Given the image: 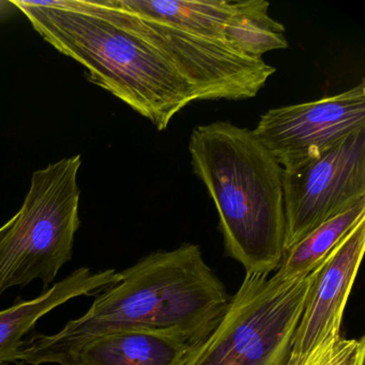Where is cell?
Wrapping results in <instances>:
<instances>
[{
  "mask_svg": "<svg viewBox=\"0 0 365 365\" xmlns=\"http://www.w3.org/2000/svg\"><path fill=\"white\" fill-rule=\"evenodd\" d=\"M230 301L197 245L155 251L119 272V281L97 294L84 315L54 334L25 341L18 362L67 365L89 341L123 331L165 333L200 345Z\"/></svg>",
  "mask_w": 365,
  "mask_h": 365,
  "instance_id": "obj_1",
  "label": "cell"
},
{
  "mask_svg": "<svg viewBox=\"0 0 365 365\" xmlns=\"http://www.w3.org/2000/svg\"><path fill=\"white\" fill-rule=\"evenodd\" d=\"M189 153L215 202L227 255L245 274L274 273L285 239L283 168L252 130L230 121L194 128Z\"/></svg>",
  "mask_w": 365,
  "mask_h": 365,
  "instance_id": "obj_2",
  "label": "cell"
},
{
  "mask_svg": "<svg viewBox=\"0 0 365 365\" xmlns=\"http://www.w3.org/2000/svg\"><path fill=\"white\" fill-rule=\"evenodd\" d=\"M34 29L61 54L84 66L86 78L159 131L196 102L168 59L138 36L85 9L78 0H12Z\"/></svg>",
  "mask_w": 365,
  "mask_h": 365,
  "instance_id": "obj_3",
  "label": "cell"
},
{
  "mask_svg": "<svg viewBox=\"0 0 365 365\" xmlns=\"http://www.w3.org/2000/svg\"><path fill=\"white\" fill-rule=\"evenodd\" d=\"M80 155L36 170L22 208L0 240V298L39 279L43 292L72 259L80 228Z\"/></svg>",
  "mask_w": 365,
  "mask_h": 365,
  "instance_id": "obj_4",
  "label": "cell"
},
{
  "mask_svg": "<svg viewBox=\"0 0 365 365\" xmlns=\"http://www.w3.org/2000/svg\"><path fill=\"white\" fill-rule=\"evenodd\" d=\"M316 270L290 281L245 274L219 324L185 365H286Z\"/></svg>",
  "mask_w": 365,
  "mask_h": 365,
  "instance_id": "obj_5",
  "label": "cell"
},
{
  "mask_svg": "<svg viewBox=\"0 0 365 365\" xmlns=\"http://www.w3.org/2000/svg\"><path fill=\"white\" fill-rule=\"evenodd\" d=\"M78 1L88 11L155 46L191 87L196 101L251 99L277 72L264 58L243 54L225 42L125 11L112 0Z\"/></svg>",
  "mask_w": 365,
  "mask_h": 365,
  "instance_id": "obj_6",
  "label": "cell"
},
{
  "mask_svg": "<svg viewBox=\"0 0 365 365\" xmlns=\"http://www.w3.org/2000/svg\"><path fill=\"white\" fill-rule=\"evenodd\" d=\"M284 252L365 198V129L316 159L283 170Z\"/></svg>",
  "mask_w": 365,
  "mask_h": 365,
  "instance_id": "obj_7",
  "label": "cell"
},
{
  "mask_svg": "<svg viewBox=\"0 0 365 365\" xmlns=\"http://www.w3.org/2000/svg\"><path fill=\"white\" fill-rule=\"evenodd\" d=\"M364 129L362 80L344 93L269 110L252 132L283 170H292Z\"/></svg>",
  "mask_w": 365,
  "mask_h": 365,
  "instance_id": "obj_8",
  "label": "cell"
},
{
  "mask_svg": "<svg viewBox=\"0 0 365 365\" xmlns=\"http://www.w3.org/2000/svg\"><path fill=\"white\" fill-rule=\"evenodd\" d=\"M365 249V217L316 270L286 365H319L341 336V320Z\"/></svg>",
  "mask_w": 365,
  "mask_h": 365,
  "instance_id": "obj_9",
  "label": "cell"
},
{
  "mask_svg": "<svg viewBox=\"0 0 365 365\" xmlns=\"http://www.w3.org/2000/svg\"><path fill=\"white\" fill-rule=\"evenodd\" d=\"M118 281L119 272L114 269L93 271L82 267L35 299H16L11 307L0 311V362H18L25 336L42 317L72 299L97 296Z\"/></svg>",
  "mask_w": 365,
  "mask_h": 365,
  "instance_id": "obj_10",
  "label": "cell"
},
{
  "mask_svg": "<svg viewBox=\"0 0 365 365\" xmlns=\"http://www.w3.org/2000/svg\"><path fill=\"white\" fill-rule=\"evenodd\" d=\"M198 346L177 335L123 331L89 341L67 365H185Z\"/></svg>",
  "mask_w": 365,
  "mask_h": 365,
  "instance_id": "obj_11",
  "label": "cell"
},
{
  "mask_svg": "<svg viewBox=\"0 0 365 365\" xmlns=\"http://www.w3.org/2000/svg\"><path fill=\"white\" fill-rule=\"evenodd\" d=\"M112 3L125 11L227 43L226 29L238 11L241 0H112Z\"/></svg>",
  "mask_w": 365,
  "mask_h": 365,
  "instance_id": "obj_12",
  "label": "cell"
},
{
  "mask_svg": "<svg viewBox=\"0 0 365 365\" xmlns=\"http://www.w3.org/2000/svg\"><path fill=\"white\" fill-rule=\"evenodd\" d=\"M365 217V198L309 232L284 252L273 275L283 281L307 277L324 262L346 235Z\"/></svg>",
  "mask_w": 365,
  "mask_h": 365,
  "instance_id": "obj_13",
  "label": "cell"
},
{
  "mask_svg": "<svg viewBox=\"0 0 365 365\" xmlns=\"http://www.w3.org/2000/svg\"><path fill=\"white\" fill-rule=\"evenodd\" d=\"M269 8L270 4L266 0H241L238 11L226 29L228 46L256 58L287 48L285 27L269 16Z\"/></svg>",
  "mask_w": 365,
  "mask_h": 365,
  "instance_id": "obj_14",
  "label": "cell"
},
{
  "mask_svg": "<svg viewBox=\"0 0 365 365\" xmlns=\"http://www.w3.org/2000/svg\"><path fill=\"white\" fill-rule=\"evenodd\" d=\"M365 356V339H343L319 365H356Z\"/></svg>",
  "mask_w": 365,
  "mask_h": 365,
  "instance_id": "obj_15",
  "label": "cell"
},
{
  "mask_svg": "<svg viewBox=\"0 0 365 365\" xmlns=\"http://www.w3.org/2000/svg\"><path fill=\"white\" fill-rule=\"evenodd\" d=\"M18 7L14 5V1H4L0 0V21L9 18L10 16L18 11Z\"/></svg>",
  "mask_w": 365,
  "mask_h": 365,
  "instance_id": "obj_16",
  "label": "cell"
},
{
  "mask_svg": "<svg viewBox=\"0 0 365 365\" xmlns=\"http://www.w3.org/2000/svg\"><path fill=\"white\" fill-rule=\"evenodd\" d=\"M14 220H16V217H11V219H10L9 221L5 224V225H3L1 227H0V240H1V239L4 238V236L7 234L8 230H10L12 224H14Z\"/></svg>",
  "mask_w": 365,
  "mask_h": 365,
  "instance_id": "obj_17",
  "label": "cell"
},
{
  "mask_svg": "<svg viewBox=\"0 0 365 365\" xmlns=\"http://www.w3.org/2000/svg\"><path fill=\"white\" fill-rule=\"evenodd\" d=\"M0 365H27L23 362H14V363H7V362H0Z\"/></svg>",
  "mask_w": 365,
  "mask_h": 365,
  "instance_id": "obj_18",
  "label": "cell"
},
{
  "mask_svg": "<svg viewBox=\"0 0 365 365\" xmlns=\"http://www.w3.org/2000/svg\"><path fill=\"white\" fill-rule=\"evenodd\" d=\"M364 356H362V358L360 359V360L358 361V363H356V365H364Z\"/></svg>",
  "mask_w": 365,
  "mask_h": 365,
  "instance_id": "obj_19",
  "label": "cell"
}]
</instances>
